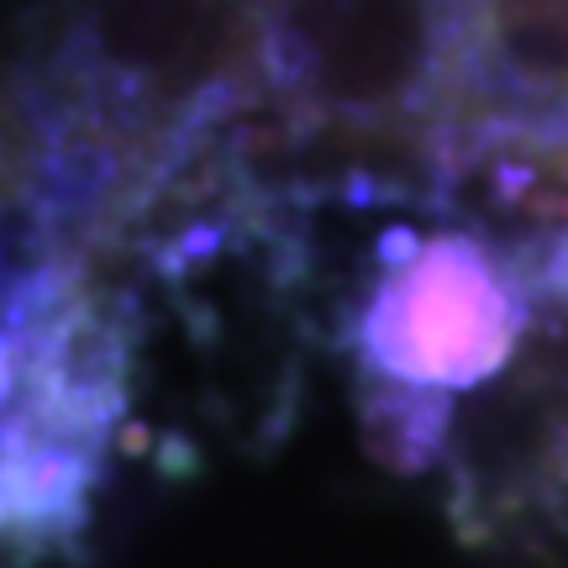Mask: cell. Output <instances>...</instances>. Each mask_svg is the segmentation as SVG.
Masks as SVG:
<instances>
[{
  "label": "cell",
  "mask_w": 568,
  "mask_h": 568,
  "mask_svg": "<svg viewBox=\"0 0 568 568\" xmlns=\"http://www.w3.org/2000/svg\"><path fill=\"white\" fill-rule=\"evenodd\" d=\"M489 416H531V432L485 437V458L506 464L474 474L468 500L485 510V527L516 537L537 568H568V332H552L531 353L521 379Z\"/></svg>",
  "instance_id": "obj_1"
}]
</instances>
